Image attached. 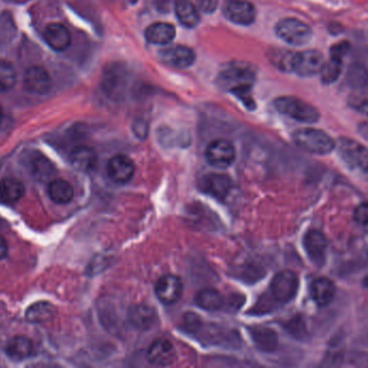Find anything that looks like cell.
Returning a JSON list of instances; mask_svg holds the SVG:
<instances>
[{
    "mask_svg": "<svg viewBox=\"0 0 368 368\" xmlns=\"http://www.w3.org/2000/svg\"><path fill=\"white\" fill-rule=\"evenodd\" d=\"M255 79V68L244 62L230 63L218 76L221 88L240 98L248 109L255 108V102L250 94Z\"/></svg>",
    "mask_w": 368,
    "mask_h": 368,
    "instance_id": "obj_1",
    "label": "cell"
},
{
    "mask_svg": "<svg viewBox=\"0 0 368 368\" xmlns=\"http://www.w3.org/2000/svg\"><path fill=\"white\" fill-rule=\"evenodd\" d=\"M296 145L312 155H328L335 149V140L327 133L318 129L305 128L296 130L293 134Z\"/></svg>",
    "mask_w": 368,
    "mask_h": 368,
    "instance_id": "obj_2",
    "label": "cell"
},
{
    "mask_svg": "<svg viewBox=\"0 0 368 368\" xmlns=\"http://www.w3.org/2000/svg\"><path fill=\"white\" fill-rule=\"evenodd\" d=\"M274 106L277 111L299 122L316 123L320 118L316 107L294 96H281L274 100Z\"/></svg>",
    "mask_w": 368,
    "mask_h": 368,
    "instance_id": "obj_3",
    "label": "cell"
},
{
    "mask_svg": "<svg viewBox=\"0 0 368 368\" xmlns=\"http://www.w3.org/2000/svg\"><path fill=\"white\" fill-rule=\"evenodd\" d=\"M276 33L279 38L292 45H303L312 38V30L306 23L297 19H284L277 24Z\"/></svg>",
    "mask_w": 368,
    "mask_h": 368,
    "instance_id": "obj_4",
    "label": "cell"
},
{
    "mask_svg": "<svg viewBox=\"0 0 368 368\" xmlns=\"http://www.w3.org/2000/svg\"><path fill=\"white\" fill-rule=\"evenodd\" d=\"M270 286L276 301L282 303H290L299 292V277L291 270L281 271L272 279Z\"/></svg>",
    "mask_w": 368,
    "mask_h": 368,
    "instance_id": "obj_5",
    "label": "cell"
},
{
    "mask_svg": "<svg viewBox=\"0 0 368 368\" xmlns=\"http://www.w3.org/2000/svg\"><path fill=\"white\" fill-rule=\"evenodd\" d=\"M236 148L229 140L218 138L206 148V157L210 166L227 169L236 160Z\"/></svg>",
    "mask_w": 368,
    "mask_h": 368,
    "instance_id": "obj_6",
    "label": "cell"
},
{
    "mask_svg": "<svg viewBox=\"0 0 368 368\" xmlns=\"http://www.w3.org/2000/svg\"><path fill=\"white\" fill-rule=\"evenodd\" d=\"M338 151L341 158L350 168L367 171V149L365 146L351 138H339Z\"/></svg>",
    "mask_w": 368,
    "mask_h": 368,
    "instance_id": "obj_7",
    "label": "cell"
},
{
    "mask_svg": "<svg viewBox=\"0 0 368 368\" xmlns=\"http://www.w3.org/2000/svg\"><path fill=\"white\" fill-rule=\"evenodd\" d=\"M23 87L30 94L45 96L52 88V79L48 70L41 66H32L24 73Z\"/></svg>",
    "mask_w": 368,
    "mask_h": 368,
    "instance_id": "obj_8",
    "label": "cell"
},
{
    "mask_svg": "<svg viewBox=\"0 0 368 368\" xmlns=\"http://www.w3.org/2000/svg\"><path fill=\"white\" fill-rule=\"evenodd\" d=\"M323 63V56L316 50L294 53L291 63V72L303 77H310L320 72Z\"/></svg>",
    "mask_w": 368,
    "mask_h": 368,
    "instance_id": "obj_9",
    "label": "cell"
},
{
    "mask_svg": "<svg viewBox=\"0 0 368 368\" xmlns=\"http://www.w3.org/2000/svg\"><path fill=\"white\" fill-rule=\"evenodd\" d=\"M203 193L212 195L218 200H225L233 187L230 176L221 173H210L202 176L198 184Z\"/></svg>",
    "mask_w": 368,
    "mask_h": 368,
    "instance_id": "obj_10",
    "label": "cell"
},
{
    "mask_svg": "<svg viewBox=\"0 0 368 368\" xmlns=\"http://www.w3.org/2000/svg\"><path fill=\"white\" fill-rule=\"evenodd\" d=\"M155 295L164 305H173L182 299L183 282L174 274H164L155 284Z\"/></svg>",
    "mask_w": 368,
    "mask_h": 368,
    "instance_id": "obj_11",
    "label": "cell"
},
{
    "mask_svg": "<svg viewBox=\"0 0 368 368\" xmlns=\"http://www.w3.org/2000/svg\"><path fill=\"white\" fill-rule=\"evenodd\" d=\"M224 12L226 18L239 25H250L256 18L255 7L246 0H227Z\"/></svg>",
    "mask_w": 368,
    "mask_h": 368,
    "instance_id": "obj_12",
    "label": "cell"
},
{
    "mask_svg": "<svg viewBox=\"0 0 368 368\" xmlns=\"http://www.w3.org/2000/svg\"><path fill=\"white\" fill-rule=\"evenodd\" d=\"M128 85L127 70L120 65H113L106 70L103 77V90L109 98H120L125 94Z\"/></svg>",
    "mask_w": 368,
    "mask_h": 368,
    "instance_id": "obj_13",
    "label": "cell"
},
{
    "mask_svg": "<svg viewBox=\"0 0 368 368\" xmlns=\"http://www.w3.org/2000/svg\"><path fill=\"white\" fill-rule=\"evenodd\" d=\"M134 172H136V166L132 159L128 155H116L108 161V176L115 183H128L134 175Z\"/></svg>",
    "mask_w": 368,
    "mask_h": 368,
    "instance_id": "obj_14",
    "label": "cell"
},
{
    "mask_svg": "<svg viewBox=\"0 0 368 368\" xmlns=\"http://www.w3.org/2000/svg\"><path fill=\"white\" fill-rule=\"evenodd\" d=\"M147 358L153 365H172L176 360L175 347L168 339H158L148 349Z\"/></svg>",
    "mask_w": 368,
    "mask_h": 368,
    "instance_id": "obj_15",
    "label": "cell"
},
{
    "mask_svg": "<svg viewBox=\"0 0 368 368\" xmlns=\"http://www.w3.org/2000/svg\"><path fill=\"white\" fill-rule=\"evenodd\" d=\"M303 246L311 261L318 266L325 263L327 239L323 232L318 230H309L303 239Z\"/></svg>",
    "mask_w": 368,
    "mask_h": 368,
    "instance_id": "obj_16",
    "label": "cell"
},
{
    "mask_svg": "<svg viewBox=\"0 0 368 368\" xmlns=\"http://www.w3.org/2000/svg\"><path fill=\"white\" fill-rule=\"evenodd\" d=\"M161 58L168 65L176 68L191 67L195 61V53L186 45H175L160 52Z\"/></svg>",
    "mask_w": 368,
    "mask_h": 368,
    "instance_id": "obj_17",
    "label": "cell"
},
{
    "mask_svg": "<svg viewBox=\"0 0 368 368\" xmlns=\"http://www.w3.org/2000/svg\"><path fill=\"white\" fill-rule=\"evenodd\" d=\"M45 41L47 45L58 52L66 50L72 43V36L67 28L61 23H51L45 30Z\"/></svg>",
    "mask_w": 368,
    "mask_h": 368,
    "instance_id": "obj_18",
    "label": "cell"
},
{
    "mask_svg": "<svg viewBox=\"0 0 368 368\" xmlns=\"http://www.w3.org/2000/svg\"><path fill=\"white\" fill-rule=\"evenodd\" d=\"M336 295V286L329 279L318 278L310 285V296L318 307H326L333 303Z\"/></svg>",
    "mask_w": 368,
    "mask_h": 368,
    "instance_id": "obj_19",
    "label": "cell"
},
{
    "mask_svg": "<svg viewBox=\"0 0 368 368\" xmlns=\"http://www.w3.org/2000/svg\"><path fill=\"white\" fill-rule=\"evenodd\" d=\"M250 338L258 350L263 352H272L278 347L279 339L276 332L271 328L263 326H254L250 329Z\"/></svg>",
    "mask_w": 368,
    "mask_h": 368,
    "instance_id": "obj_20",
    "label": "cell"
},
{
    "mask_svg": "<svg viewBox=\"0 0 368 368\" xmlns=\"http://www.w3.org/2000/svg\"><path fill=\"white\" fill-rule=\"evenodd\" d=\"M6 354L13 361H24L35 352L33 343L25 336H15L6 346Z\"/></svg>",
    "mask_w": 368,
    "mask_h": 368,
    "instance_id": "obj_21",
    "label": "cell"
},
{
    "mask_svg": "<svg viewBox=\"0 0 368 368\" xmlns=\"http://www.w3.org/2000/svg\"><path fill=\"white\" fill-rule=\"evenodd\" d=\"M176 30L172 24L153 23L145 32L146 39L153 45H168L175 38Z\"/></svg>",
    "mask_w": 368,
    "mask_h": 368,
    "instance_id": "obj_22",
    "label": "cell"
},
{
    "mask_svg": "<svg viewBox=\"0 0 368 368\" xmlns=\"http://www.w3.org/2000/svg\"><path fill=\"white\" fill-rule=\"evenodd\" d=\"M96 153L88 146H77L70 153V162L74 168L81 172L93 170L96 164Z\"/></svg>",
    "mask_w": 368,
    "mask_h": 368,
    "instance_id": "obj_23",
    "label": "cell"
},
{
    "mask_svg": "<svg viewBox=\"0 0 368 368\" xmlns=\"http://www.w3.org/2000/svg\"><path fill=\"white\" fill-rule=\"evenodd\" d=\"M131 323L140 329H148L153 327L157 321V313L153 307L144 303L132 307L129 312Z\"/></svg>",
    "mask_w": 368,
    "mask_h": 368,
    "instance_id": "obj_24",
    "label": "cell"
},
{
    "mask_svg": "<svg viewBox=\"0 0 368 368\" xmlns=\"http://www.w3.org/2000/svg\"><path fill=\"white\" fill-rule=\"evenodd\" d=\"M24 193H25V187L19 180L5 178L0 183V201L6 204L18 202Z\"/></svg>",
    "mask_w": 368,
    "mask_h": 368,
    "instance_id": "obj_25",
    "label": "cell"
},
{
    "mask_svg": "<svg viewBox=\"0 0 368 368\" xmlns=\"http://www.w3.org/2000/svg\"><path fill=\"white\" fill-rule=\"evenodd\" d=\"M175 10L178 21L185 28H195L200 22V15H199L198 10L189 0H180L176 5Z\"/></svg>",
    "mask_w": 368,
    "mask_h": 368,
    "instance_id": "obj_26",
    "label": "cell"
},
{
    "mask_svg": "<svg viewBox=\"0 0 368 368\" xmlns=\"http://www.w3.org/2000/svg\"><path fill=\"white\" fill-rule=\"evenodd\" d=\"M195 301L201 309L216 311L221 309L225 299L223 295L214 288H204L195 295Z\"/></svg>",
    "mask_w": 368,
    "mask_h": 368,
    "instance_id": "obj_27",
    "label": "cell"
},
{
    "mask_svg": "<svg viewBox=\"0 0 368 368\" xmlns=\"http://www.w3.org/2000/svg\"><path fill=\"white\" fill-rule=\"evenodd\" d=\"M56 307L48 301H38L26 311V320L30 323H43L56 314Z\"/></svg>",
    "mask_w": 368,
    "mask_h": 368,
    "instance_id": "obj_28",
    "label": "cell"
},
{
    "mask_svg": "<svg viewBox=\"0 0 368 368\" xmlns=\"http://www.w3.org/2000/svg\"><path fill=\"white\" fill-rule=\"evenodd\" d=\"M49 195L58 204H66L73 200L74 188L65 180H53L48 187Z\"/></svg>",
    "mask_w": 368,
    "mask_h": 368,
    "instance_id": "obj_29",
    "label": "cell"
},
{
    "mask_svg": "<svg viewBox=\"0 0 368 368\" xmlns=\"http://www.w3.org/2000/svg\"><path fill=\"white\" fill-rule=\"evenodd\" d=\"M30 171L38 180H47L54 173V166L41 153H35L30 160Z\"/></svg>",
    "mask_w": 368,
    "mask_h": 368,
    "instance_id": "obj_30",
    "label": "cell"
},
{
    "mask_svg": "<svg viewBox=\"0 0 368 368\" xmlns=\"http://www.w3.org/2000/svg\"><path fill=\"white\" fill-rule=\"evenodd\" d=\"M17 83V72L11 63L0 61V92H8Z\"/></svg>",
    "mask_w": 368,
    "mask_h": 368,
    "instance_id": "obj_31",
    "label": "cell"
},
{
    "mask_svg": "<svg viewBox=\"0 0 368 368\" xmlns=\"http://www.w3.org/2000/svg\"><path fill=\"white\" fill-rule=\"evenodd\" d=\"M343 69V62L341 61L329 58L328 62H324L323 66L321 68V78L324 83H333L338 79Z\"/></svg>",
    "mask_w": 368,
    "mask_h": 368,
    "instance_id": "obj_32",
    "label": "cell"
},
{
    "mask_svg": "<svg viewBox=\"0 0 368 368\" xmlns=\"http://www.w3.org/2000/svg\"><path fill=\"white\" fill-rule=\"evenodd\" d=\"M294 52L286 50L274 51L272 53V63L277 64L281 69L290 70L291 72V63Z\"/></svg>",
    "mask_w": 368,
    "mask_h": 368,
    "instance_id": "obj_33",
    "label": "cell"
},
{
    "mask_svg": "<svg viewBox=\"0 0 368 368\" xmlns=\"http://www.w3.org/2000/svg\"><path fill=\"white\" fill-rule=\"evenodd\" d=\"M182 325H183L185 331L191 332V333L198 332L201 327L200 318H199V316H197L195 313H186L185 316H184L183 323H182Z\"/></svg>",
    "mask_w": 368,
    "mask_h": 368,
    "instance_id": "obj_34",
    "label": "cell"
},
{
    "mask_svg": "<svg viewBox=\"0 0 368 368\" xmlns=\"http://www.w3.org/2000/svg\"><path fill=\"white\" fill-rule=\"evenodd\" d=\"M349 50H350V43L348 41L336 43L331 48V58L343 62V58L348 54Z\"/></svg>",
    "mask_w": 368,
    "mask_h": 368,
    "instance_id": "obj_35",
    "label": "cell"
},
{
    "mask_svg": "<svg viewBox=\"0 0 368 368\" xmlns=\"http://www.w3.org/2000/svg\"><path fill=\"white\" fill-rule=\"evenodd\" d=\"M367 204L365 202L362 203L358 208L354 210V221H356V224H358L360 226H363L366 227L367 225Z\"/></svg>",
    "mask_w": 368,
    "mask_h": 368,
    "instance_id": "obj_36",
    "label": "cell"
},
{
    "mask_svg": "<svg viewBox=\"0 0 368 368\" xmlns=\"http://www.w3.org/2000/svg\"><path fill=\"white\" fill-rule=\"evenodd\" d=\"M201 8H202L203 11L206 12H210V11H214L216 7L215 0H202L200 3Z\"/></svg>",
    "mask_w": 368,
    "mask_h": 368,
    "instance_id": "obj_37",
    "label": "cell"
},
{
    "mask_svg": "<svg viewBox=\"0 0 368 368\" xmlns=\"http://www.w3.org/2000/svg\"><path fill=\"white\" fill-rule=\"evenodd\" d=\"M8 254V244L6 239L0 235V259H3Z\"/></svg>",
    "mask_w": 368,
    "mask_h": 368,
    "instance_id": "obj_38",
    "label": "cell"
},
{
    "mask_svg": "<svg viewBox=\"0 0 368 368\" xmlns=\"http://www.w3.org/2000/svg\"><path fill=\"white\" fill-rule=\"evenodd\" d=\"M3 107H1V105H0V122H1V120H3Z\"/></svg>",
    "mask_w": 368,
    "mask_h": 368,
    "instance_id": "obj_39",
    "label": "cell"
}]
</instances>
